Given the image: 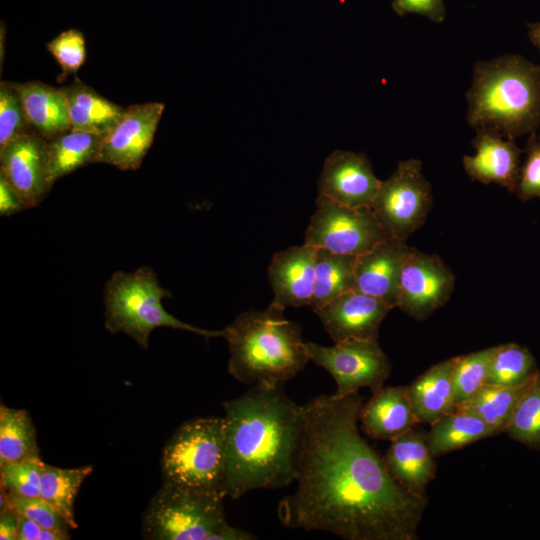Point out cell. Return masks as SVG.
Listing matches in <instances>:
<instances>
[{
    "mask_svg": "<svg viewBox=\"0 0 540 540\" xmlns=\"http://www.w3.org/2000/svg\"><path fill=\"white\" fill-rule=\"evenodd\" d=\"M390 310L380 300L353 289L315 313L336 343L346 339L378 340L380 325Z\"/></svg>",
    "mask_w": 540,
    "mask_h": 540,
    "instance_id": "cell-15",
    "label": "cell"
},
{
    "mask_svg": "<svg viewBox=\"0 0 540 540\" xmlns=\"http://www.w3.org/2000/svg\"><path fill=\"white\" fill-rule=\"evenodd\" d=\"M9 503L19 515L35 521L42 527L65 531L71 529L65 519L40 496H9Z\"/></svg>",
    "mask_w": 540,
    "mask_h": 540,
    "instance_id": "cell-37",
    "label": "cell"
},
{
    "mask_svg": "<svg viewBox=\"0 0 540 540\" xmlns=\"http://www.w3.org/2000/svg\"><path fill=\"white\" fill-rule=\"evenodd\" d=\"M359 419L368 436L390 442L419 424L408 386H383L372 393L369 401L362 405Z\"/></svg>",
    "mask_w": 540,
    "mask_h": 540,
    "instance_id": "cell-20",
    "label": "cell"
},
{
    "mask_svg": "<svg viewBox=\"0 0 540 540\" xmlns=\"http://www.w3.org/2000/svg\"><path fill=\"white\" fill-rule=\"evenodd\" d=\"M494 435L478 416L455 408L431 425L428 444L433 456L438 457Z\"/></svg>",
    "mask_w": 540,
    "mask_h": 540,
    "instance_id": "cell-24",
    "label": "cell"
},
{
    "mask_svg": "<svg viewBox=\"0 0 540 540\" xmlns=\"http://www.w3.org/2000/svg\"><path fill=\"white\" fill-rule=\"evenodd\" d=\"M256 537L240 528L231 526L225 522L209 538V540H253Z\"/></svg>",
    "mask_w": 540,
    "mask_h": 540,
    "instance_id": "cell-41",
    "label": "cell"
},
{
    "mask_svg": "<svg viewBox=\"0 0 540 540\" xmlns=\"http://www.w3.org/2000/svg\"><path fill=\"white\" fill-rule=\"evenodd\" d=\"M474 156H463V166L473 181L496 183L515 192L520 175V157L524 152L501 133L490 128L476 129L472 140Z\"/></svg>",
    "mask_w": 540,
    "mask_h": 540,
    "instance_id": "cell-16",
    "label": "cell"
},
{
    "mask_svg": "<svg viewBox=\"0 0 540 540\" xmlns=\"http://www.w3.org/2000/svg\"><path fill=\"white\" fill-rule=\"evenodd\" d=\"M363 398L321 394L304 404L296 490L277 509L293 529L346 540H418L427 497L397 483L360 435Z\"/></svg>",
    "mask_w": 540,
    "mask_h": 540,
    "instance_id": "cell-1",
    "label": "cell"
},
{
    "mask_svg": "<svg viewBox=\"0 0 540 540\" xmlns=\"http://www.w3.org/2000/svg\"><path fill=\"white\" fill-rule=\"evenodd\" d=\"M282 386L255 385L223 403L226 497L280 489L297 480L304 406Z\"/></svg>",
    "mask_w": 540,
    "mask_h": 540,
    "instance_id": "cell-2",
    "label": "cell"
},
{
    "mask_svg": "<svg viewBox=\"0 0 540 540\" xmlns=\"http://www.w3.org/2000/svg\"><path fill=\"white\" fill-rule=\"evenodd\" d=\"M316 248L303 244L273 255L268 277L274 296L271 306L282 311L287 307L309 306L315 282Z\"/></svg>",
    "mask_w": 540,
    "mask_h": 540,
    "instance_id": "cell-17",
    "label": "cell"
},
{
    "mask_svg": "<svg viewBox=\"0 0 540 540\" xmlns=\"http://www.w3.org/2000/svg\"><path fill=\"white\" fill-rule=\"evenodd\" d=\"M309 359L327 370L336 382L332 394L342 398L368 387L372 393L383 387L391 364L377 340L346 339L333 346L305 342Z\"/></svg>",
    "mask_w": 540,
    "mask_h": 540,
    "instance_id": "cell-10",
    "label": "cell"
},
{
    "mask_svg": "<svg viewBox=\"0 0 540 540\" xmlns=\"http://www.w3.org/2000/svg\"><path fill=\"white\" fill-rule=\"evenodd\" d=\"M525 446L540 450V371L520 398L504 431Z\"/></svg>",
    "mask_w": 540,
    "mask_h": 540,
    "instance_id": "cell-31",
    "label": "cell"
},
{
    "mask_svg": "<svg viewBox=\"0 0 540 540\" xmlns=\"http://www.w3.org/2000/svg\"><path fill=\"white\" fill-rule=\"evenodd\" d=\"M0 176L17 192L25 209L37 206L52 187L47 140L31 131L1 148Z\"/></svg>",
    "mask_w": 540,
    "mask_h": 540,
    "instance_id": "cell-13",
    "label": "cell"
},
{
    "mask_svg": "<svg viewBox=\"0 0 540 540\" xmlns=\"http://www.w3.org/2000/svg\"><path fill=\"white\" fill-rule=\"evenodd\" d=\"M525 152L515 192L521 200L527 201L540 198V135L530 134Z\"/></svg>",
    "mask_w": 540,
    "mask_h": 540,
    "instance_id": "cell-36",
    "label": "cell"
},
{
    "mask_svg": "<svg viewBox=\"0 0 540 540\" xmlns=\"http://www.w3.org/2000/svg\"><path fill=\"white\" fill-rule=\"evenodd\" d=\"M389 235L371 208H352L321 194L305 232V242L316 249L359 256Z\"/></svg>",
    "mask_w": 540,
    "mask_h": 540,
    "instance_id": "cell-9",
    "label": "cell"
},
{
    "mask_svg": "<svg viewBox=\"0 0 540 540\" xmlns=\"http://www.w3.org/2000/svg\"><path fill=\"white\" fill-rule=\"evenodd\" d=\"M43 528L35 521L19 515L17 540H40Z\"/></svg>",
    "mask_w": 540,
    "mask_h": 540,
    "instance_id": "cell-42",
    "label": "cell"
},
{
    "mask_svg": "<svg viewBox=\"0 0 540 540\" xmlns=\"http://www.w3.org/2000/svg\"><path fill=\"white\" fill-rule=\"evenodd\" d=\"M165 109L161 102L125 107L118 122L101 136L93 163H105L120 170L138 169L150 149Z\"/></svg>",
    "mask_w": 540,
    "mask_h": 540,
    "instance_id": "cell-12",
    "label": "cell"
},
{
    "mask_svg": "<svg viewBox=\"0 0 540 540\" xmlns=\"http://www.w3.org/2000/svg\"><path fill=\"white\" fill-rule=\"evenodd\" d=\"M456 357L429 367L408 385L413 412L418 423L430 426L455 410L453 370Z\"/></svg>",
    "mask_w": 540,
    "mask_h": 540,
    "instance_id": "cell-21",
    "label": "cell"
},
{
    "mask_svg": "<svg viewBox=\"0 0 540 540\" xmlns=\"http://www.w3.org/2000/svg\"><path fill=\"white\" fill-rule=\"evenodd\" d=\"M434 458L428 444V432L418 425L391 441L383 456L391 477L418 497H426V488L436 476Z\"/></svg>",
    "mask_w": 540,
    "mask_h": 540,
    "instance_id": "cell-19",
    "label": "cell"
},
{
    "mask_svg": "<svg viewBox=\"0 0 540 540\" xmlns=\"http://www.w3.org/2000/svg\"><path fill=\"white\" fill-rule=\"evenodd\" d=\"M163 483L225 493L223 417H199L182 423L161 455Z\"/></svg>",
    "mask_w": 540,
    "mask_h": 540,
    "instance_id": "cell-6",
    "label": "cell"
},
{
    "mask_svg": "<svg viewBox=\"0 0 540 540\" xmlns=\"http://www.w3.org/2000/svg\"><path fill=\"white\" fill-rule=\"evenodd\" d=\"M355 261L356 256L316 249L314 291L309 305L314 312L354 289Z\"/></svg>",
    "mask_w": 540,
    "mask_h": 540,
    "instance_id": "cell-27",
    "label": "cell"
},
{
    "mask_svg": "<svg viewBox=\"0 0 540 540\" xmlns=\"http://www.w3.org/2000/svg\"><path fill=\"white\" fill-rule=\"evenodd\" d=\"M534 376L527 382L515 386L485 385L474 395L457 404L456 409L478 416L497 435L505 431L520 398Z\"/></svg>",
    "mask_w": 540,
    "mask_h": 540,
    "instance_id": "cell-26",
    "label": "cell"
},
{
    "mask_svg": "<svg viewBox=\"0 0 540 540\" xmlns=\"http://www.w3.org/2000/svg\"><path fill=\"white\" fill-rule=\"evenodd\" d=\"M528 37L532 44L540 50V22L528 24Z\"/></svg>",
    "mask_w": 540,
    "mask_h": 540,
    "instance_id": "cell-43",
    "label": "cell"
},
{
    "mask_svg": "<svg viewBox=\"0 0 540 540\" xmlns=\"http://www.w3.org/2000/svg\"><path fill=\"white\" fill-rule=\"evenodd\" d=\"M220 493L163 483L142 516L148 540H209L226 521Z\"/></svg>",
    "mask_w": 540,
    "mask_h": 540,
    "instance_id": "cell-7",
    "label": "cell"
},
{
    "mask_svg": "<svg viewBox=\"0 0 540 540\" xmlns=\"http://www.w3.org/2000/svg\"><path fill=\"white\" fill-rule=\"evenodd\" d=\"M25 209L17 192L0 176V214L10 216Z\"/></svg>",
    "mask_w": 540,
    "mask_h": 540,
    "instance_id": "cell-39",
    "label": "cell"
},
{
    "mask_svg": "<svg viewBox=\"0 0 540 540\" xmlns=\"http://www.w3.org/2000/svg\"><path fill=\"white\" fill-rule=\"evenodd\" d=\"M90 465L77 468H59L43 464L40 481V497L52 506L69 524L78 527L74 504L83 481L92 473Z\"/></svg>",
    "mask_w": 540,
    "mask_h": 540,
    "instance_id": "cell-28",
    "label": "cell"
},
{
    "mask_svg": "<svg viewBox=\"0 0 540 540\" xmlns=\"http://www.w3.org/2000/svg\"><path fill=\"white\" fill-rule=\"evenodd\" d=\"M171 296L150 267L116 271L104 288L105 327L111 333L126 334L144 349L149 346L151 332L159 327L190 331L205 338L224 336L223 329L195 327L168 313L162 300Z\"/></svg>",
    "mask_w": 540,
    "mask_h": 540,
    "instance_id": "cell-5",
    "label": "cell"
},
{
    "mask_svg": "<svg viewBox=\"0 0 540 540\" xmlns=\"http://www.w3.org/2000/svg\"><path fill=\"white\" fill-rule=\"evenodd\" d=\"M432 203L422 163L411 158L399 162L391 176L381 182L371 209L389 236L406 241L424 224Z\"/></svg>",
    "mask_w": 540,
    "mask_h": 540,
    "instance_id": "cell-8",
    "label": "cell"
},
{
    "mask_svg": "<svg viewBox=\"0 0 540 540\" xmlns=\"http://www.w3.org/2000/svg\"><path fill=\"white\" fill-rule=\"evenodd\" d=\"M32 129L12 82L0 83V149Z\"/></svg>",
    "mask_w": 540,
    "mask_h": 540,
    "instance_id": "cell-34",
    "label": "cell"
},
{
    "mask_svg": "<svg viewBox=\"0 0 540 540\" xmlns=\"http://www.w3.org/2000/svg\"><path fill=\"white\" fill-rule=\"evenodd\" d=\"M62 68L58 81L76 73L86 59L85 38L81 31L72 28L61 32L46 45Z\"/></svg>",
    "mask_w": 540,
    "mask_h": 540,
    "instance_id": "cell-35",
    "label": "cell"
},
{
    "mask_svg": "<svg viewBox=\"0 0 540 540\" xmlns=\"http://www.w3.org/2000/svg\"><path fill=\"white\" fill-rule=\"evenodd\" d=\"M223 330L230 354L228 372L242 383L283 385L310 360L300 326L271 305L240 313Z\"/></svg>",
    "mask_w": 540,
    "mask_h": 540,
    "instance_id": "cell-4",
    "label": "cell"
},
{
    "mask_svg": "<svg viewBox=\"0 0 540 540\" xmlns=\"http://www.w3.org/2000/svg\"><path fill=\"white\" fill-rule=\"evenodd\" d=\"M19 514L11 507L0 510V539L17 540Z\"/></svg>",
    "mask_w": 540,
    "mask_h": 540,
    "instance_id": "cell-40",
    "label": "cell"
},
{
    "mask_svg": "<svg viewBox=\"0 0 540 540\" xmlns=\"http://www.w3.org/2000/svg\"><path fill=\"white\" fill-rule=\"evenodd\" d=\"M408 247L406 241L388 236L369 251L356 256L354 290L395 308L399 275Z\"/></svg>",
    "mask_w": 540,
    "mask_h": 540,
    "instance_id": "cell-18",
    "label": "cell"
},
{
    "mask_svg": "<svg viewBox=\"0 0 540 540\" xmlns=\"http://www.w3.org/2000/svg\"><path fill=\"white\" fill-rule=\"evenodd\" d=\"M101 136L69 129L47 141L48 180L53 185L59 178L93 163Z\"/></svg>",
    "mask_w": 540,
    "mask_h": 540,
    "instance_id": "cell-25",
    "label": "cell"
},
{
    "mask_svg": "<svg viewBox=\"0 0 540 540\" xmlns=\"http://www.w3.org/2000/svg\"><path fill=\"white\" fill-rule=\"evenodd\" d=\"M44 462L40 458L0 465V487L9 496H40L41 471Z\"/></svg>",
    "mask_w": 540,
    "mask_h": 540,
    "instance_id": "cell-33",
    "label": "cell"
},
{
    "mask_svg": "<svg viewBox=\"0 0 540 540\" xmlns=\"http://www.w3.org/2000/svg\"><path fill=\"white\" fill-rule=\"evenodd\" d=\"M39 458L36 428L26 410L0 405V465Z\"/></svg>",
    "mask_w": 540,
    "mask_h": 540,
    "instance_id": "cell-29",
    "label": "cell"
},
{
    "mask_svg": "<svg viewBox=\"0 0 540 540\" xmlns=\"http://www.w3.org/2000/svg\"><path fill=\"white\" fill-rule=\"evenodd\" d=\"M392 7L398 15L419 14L437 23L445 17L444 0H393Z\"/></svg>",
    "mask_w": 540,
    "mask_h": 540,
    "instance_id": "cell-38",
    "label": "cell"
},
{
    "mask_svg": "<svg viewBox=\"0 0 540 540\" xmlns=\"http://www.w3.org/2000/svg\"><path fill=\"white\" fill-rule=\"evenodd\" d=\"M12 84L33 132L48 141L71 129L68 105L61 88L40 81Z\"/></svg>",
    "mask_w": 540,
    "mask_h": 540,
    "instance_id": "cell-22",
    "label": "cell"
},
{
    "mask_svg": "<svg viewBox=\"0 0 540 540\" xmlns=\"http://www.w3.org/2000/svg\"><path fill=\"white\" fill-rule=\"evenodd\" d=\"M362 153L336 150L325 160L319 194L348 207L371 208L381 185Z\"/></svg>",
    "mask_w": 540,
    "mask_h": 540,
    "instance_id": "cell-14",
    "label": "cell"
},
{
    "mask_svg": "<svg viewBox=\"0 0 540 540\" xmlns=\"http://www.w3.org/2000/svg\"><path fill=\"white\" fill-rule=\"evenodd\" d=\"M536 360L524 346L506 343L493 346L486 385L515 386L537 372Z\"/></svg>",
    "mask_w": 540,
    "mask_h": 540,
    "instance_id": "cell-30",
    "label": "cell"
},
{
    "mask_svg": "<svg viewBox=\"0 0 540 540\" xmlns=\"http://www.w3.org/2000/svg\"><path fill=\"white\" fill-rule=\"evenodd\" d=\"M68 105L71 129L103 136L121 118L125 107L104 98L75 78L61 88Z\"/></svg>",
    "mask_w": 540,
    "mask_h": 540,
    "instance_id": "cell-23",
    "label": "cell"
},
{
    "mask_svg": "<svg viewBox=\"0 0 540 540\" xmlns=\"http://www.w3.org/2000/svg\"><path fill=\"white\" fill-rule=\"evenodd\" d=\"M467 121L509 139L540 126V65L517 54L478 61L466 94Z\"/></svg>",
    "mask_w": 540,
    "mask_h": 540,
    "instance_id": "cell-3",
    "label": "cell"
},
{
    "mask_svg": "<svg viewBox=\"0 0 540 540\" xmlns=\"http://www.w3.org/2000/svg\"><path fill=\"white\" fill-rule=\"evenodd\" d=\"M493 347L456 356L453 384L456 405L486 385Z\"/></svg>",
    "mask_w": 540,
    "mask_h": 540,
    "instance_id": "cell-32",
    "label": "cell"
},
{
    "mask_svg": "<svg viewBox=\"0 0 540 540\" xmlns=\"http://www.w3.org/2000/svg\"><path fill=\"white\" fill-rule=\"evenodd\" d=\"M454 282L452 271L439 256L408 247L399 275L396 307L414 319H426L449 300Z\"/></svg>",
    "mask_w": 540,
    "mask_h": 540,
    "instance_id": "cell-11",
    "label": "cell"
}]
</instances>
